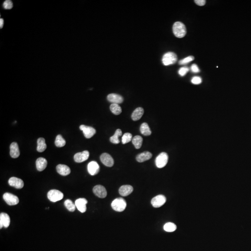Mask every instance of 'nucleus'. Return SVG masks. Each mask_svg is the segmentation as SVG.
Masks as SVG:
<instances>
[{
  "label": "nucleus",
  "mask_w": 251,
  "mask_h": 251,
  "mask_svg": "<svg viewBox=\"0 0 251 251\" xmlns=\"http://www.w3.org/2000/svg\"><path fill=\"white\" fill-rule=\"evenodd\" d=\"M168 160V155L166 153H161L156 158L155 164L157 167L159 168L164 167L167 164Z\"/></svg>",
  "instance_id": "20e7f679"
},
{
  "label": "nucleus",
  "mask_w": 251,
  "mask_h": 251,
  "mask_svg": "<svg viewBox=\"0 0 251 251\" xmlns=\"http://www.w3.org/2000/svg\"><path fill=\"white\" fill-rule=\"evenodd\" d=\"M9 184L11 187H14L17 189H21L23 187L24 182L22 179L18 178H10L9 180Z\"/></svg>",
  "instance_id": "4468645a"
},
{
  "label": "nucleus",
  "mask_w": 251,
  "mask_h": 251,
  "mask_svg": "<svg viewBox=\"0 0 251 251\" xmlns=\"http://www.w3.org/2000/svg\"><path fill=\"white\" fill-rule=\"evenodd\" d=\"M58 173L62 176H67L71 172L70 168L65 165L59 164L56 167Z\"/></svg>",
  "instance_id": "6ab92c4d"
},
{
  "label": "nucleus",
  "mask_w": 251,
  "mask_h": 251,
  "mask_svg": "<svg viewBox=\"0 0 251 251\" xmlns=\"http://www.w3.org/2000/svg\"><path fill=\"white\" fill-rule=\"evenodd\" d=\"M89 156L88 151H84L82 152L77 153L74 156V160L76 163H81L88 160Z\"/></svg>",
  "instance_id": "ddd939ff"
},
{
  "label": "nucleus",
  "mask_w": 251,
  "mask_h": 251,
  "mask_svg": "<svg viewBox=\"0 0 251 251\" xmlns=\"http://www.w3.org/2000/svg\"><path fill=\"white\" fill-rule=\"evenodd\" d=\"M189 71V68L187 67H182L179 69L178 71L179 74L181 76H185Z\"/></svg>",
  "instance_id": "72a5a7b5"
},
{
  "label": "nucleus",
  "mask_w": 251,
  "mask_h": 251,
  "mask_svg": "<svg viewBox=\"0 0 251 251\" xmlns=\"http://www.w3.org/2000/svg\"><path fill=\"white\" fill-rule=\"evenodd\" d=\"M152 154L148 151L143 152L139 154L136 157V160L139 163H143L149 160L152 158Z\"/></svg>",
  "instance_id": "aec40b11"
},
{
  "label": "nucleus",
  "mask_w": 251,
  "mask_h": 251,
  "mask_svg": "<svg viewBox=\"0 0 251 251\" xmlns=\"http://www.w3.org/2000/svg\"><path fill=\"white\" fill-rule=\"evenodd\" d=\"M195 2L199 6H203L206 4V1L205 0H195Z\"/></svg>",
  "instance_id": "e433bc0d"
},
{
  "label": "nucleus",
  "mask_w": 251,
  "mask_h": 251,
  "mask_svg": "<svg viewBox=\"0 0 251 251\" xmlns=\"http://www.w3.org/2000/svg\"><path fill=\"white\" fill-rule=\"evenodd\" d=\"M10 223V216L7 213L2 212L0 214V228H8Z\"/></svg>",
  "instance_id": "9b49d317"
},
{
  "label": "nucleus",
  "mask_w": 251,
  "mask_h": 251,
  "mask_svg": "<svg viewBox=\"0 0 251 251\" xmlns=\"http://www.w3.org/2000/svg\"><path fill=\"white\" fill-rule=\"evenodd\" d=\"M88 171L90 175H95L99 172V165L97 162L95 161L90 162L88 165Z\"/></svg>",
  "instance_id": "f8f14e48"
},
{
  "label": "nucleus",
  "mask_w": 251,
  "mask_h": 251,
  "mask_svg": "<svg viewBox=\"0 0 251 251\" xmlns=\"http://www.w3.org/2000/svg\"><path fill=\"white\" fill-rule=\"evenodd\" d=\"M88 203V201L85 198H80L76 200L75 205L79 211L83 213L86 211L87 207L86 205Z\"/></svg>",
  "instance_id": "2eb2a0df"
},
{
  "label": "nucleus",
  "mask_w": 251,
  "mask_h": 251,
  "mask_svg": "<svg viewBox=\"0 0 251 251\" xmlns=\"http://www.w3.org/2000/svg\"><path fill=\"white\" fill-rule=\"evenodd\" d=\"M192 83L193 84H195V85H198V84H200L202 82V79L199 76H195L192 78Z\"/></svg>",
  "instance_id": "f704fd0d"
},
{
  "label": "nucleus",
  "mask_w": 251,
  "mask_h": 251,
  "mask_svg": "<svg viewBox=\"0 0 251 251\" xmlns=\"http://www.w3.org/2000/svg\"><path fill=\"white\" fill-rule=\"evenodd\" d=\"M166 202V198L163 195H159L152 199L151 204L153 207L159 208L163 206Z\"/></svg>",
  "instance_id": "0eeeda50"
},
{
  "label": "nucleus",
  "mask_w": 251,
  "mask_h": 251,
  "mask_svg": "<svg viewBox=\"0 0 251 251\" xmlns=\"http://www.w3.org/2000/svg\"><path fill=\"white\" fill-rule=\"evenodd\" d=\"M132 143L136 149H139L141 148L142 144L143 139L141 136L139 135L134 136L133 138Z\"/></svg>",
  "instance_id": "a878e982"
},
{
  "label": "nucleus",
  "mask_w": 251,
  "mask_h": 251,
  "mask_svg": "<svg viewBox=\"0 0 251 251\" xmlns=\"http://www.w3.org/2000/svg\"><path fill=\"white\" fill-rule=\"evenodd\" d=\"M47 145L43 138H40L37 140V150L39 152H43L46 149Z\"/></svg>",
  "instance_id": "5701e85b"
},
{
  "label": "nucleus",
  "mask_w": 251,
  "mask_h": 251,
  "mask_svg": "<svg viewBox=\"0 0 251 251\" xmlns=\"http://www.w3.org/2000/svg\"><path fill=\"white\" fill-rule=\"evenodd\" d=\"M122 135V131L120 129H118L115 131V134L113 136L110 138V141L112 143L118 144L120 142L119 137Z\"/></svg>",
  "instance_id": "393cba45"
},
{
  "label": "nucleus",
  "mask_w": 251,
  "mask_h": 251,
  "mask_svg": "<svg viewBox=\"0 0 251 251\" xmlns=\"http://www.w3.org/2000/svg\"><path fill=\"white\" fill-rule=\"evenodd\" d=\"M20 150L18 144L16 142L12 143L10 146V154L12 158H18L20 155Z\"/></svg>",
  "instance_id": "a211bd4d"
},
{
  "label": "nucleus",
  "mask_w": 251,
  "mask_h": 251,
  "mask_svg": "<svg viewBox=\"0 0 251 251\" xmlns=\"http://www.w3.org/2000/svg\"><path fill=\"white\" fill-rule=\"evenodd\" d=\"M177 227L175 224L172 222H168L164 226V229L167 232H173L176 230Z\"/></svg>",
  "instance_id": "c85d7f7f"
},
{
  "label": "nucleus",
  "mask_w": 251,
  "mask_h": 251,
  "mask_svg": "<svg viewBox=\"0 0 251 251\" xmlns=\"http://www.w3.org/2000/svg\"><path fill=\"white\" fill-rule=\"evenodd\" d=\"M55 145L57 147H61L64 146L66 145V141L63 138L61 135L59 134L56 136V141H55Z\"/></svg>",
  "instance_id": "bb28decb"
},
{
  "label": "nucleus",
  "mask_w": 251,
  "mask_h": 251,
  "mask_svg": "<svg viewBox=\"0 0 251 251\" xmlns=\"http://www.w3.org/2000/svg\"><path fill=\"white\" fill-rule=\"evenodd\" d=\"M173 30L175 36L178 38H183L187 34L186 26L183 23L180 22H177L174 23Z\"/></svg>",
  "instance_id": "f257e3e1"
},
{
  "label": "nucleus",
  "mask_w": 251,
  "mask_h": 251,
  "mask_svg": "<svg viewBox=\"0 0 251 251\" xmlns=\"http://www.w3.org/2000/svg\"><path fill=\"white\" fill-rule=\"evenodd\" d=\"M107 99L109 102L113 104H120L123 101V98L120 95L116 93H111L108 95Z\"/></svg>",
  "instance_id": "dca6fc26"
},
{
  "label": "nucleus",
  "mask_w": 251,
  "mask_h": 251,
  "mask_svg": "<svg viewBox=\"0 0 251 251\" xmlns=\"http://www.w3.org/2000/svg\"><path fill=\"white\" fill-rule=\"evenodd\" d=\"M162 60L165 66L174 64L177 60V56L174 52H167L164 55Z\"/></svg>",
  "instance_id": "7ed1b4c3"
},
{
  "label": "nucleus",
  "mask_w": 251,
  "mask_h": 251,
  "mask_svg": "<svg viewBox=\"0 0 251 251\" xmlns=\"http://www.w3.org/2000/svg\"><path fill=\"white\" fill-rule=\"evenodd\" d=\"M13 4L11 1L7 0L3 3V7L5 10H10L13 8Z\"/></svg>",
  "instance_id": "473e14b6"
},
{
  "label": "nucleus",
  "mask_w": 251,
  "mask_h": 251,
  "mask_svg": "<svg viewBox=\"0 0 251 251\" xmlns=\"http://www.w3.org/2000/svg\"><path fill=\"white\" fill-rule=\"evenodd\" d=\"M195 59V57L193 56H189L179 61V64L185 65L188 64L189 62H191Z\"/></svg>",
  "instance_id": "2f4dec72"
},
{
  "label": "nucleus",
  "mask_w": 251,
  "mask_h": 251,
  "mask_svg": "<svg viewBox=\"0 0 251 251\" xmlns=\"http://www.w3.org/2000/svg\"><path fill=\"white\" fill-rule=\"evenodd\" d=\"M93 193L100 198H105L107 195V192L105 187L101 185H97L93 187Z\"/></svg>",
  "instance_id": "1a4fd4ad"
},
{
  "label": "nucleus",
  "mask_w": 251,
  "mask_h": 251,
  "mask_svg": "<svg viewBox=\"0 0 251 251\" xmlns=\"http://www.w3.org/2000/svg\"><path fill=\"white\" fill-rule=\"evenodd\" d=\"M65 206L68 210L70 212L75 211L76 210V205L70 200H67L64 202Z\"/></svg>",
  "instance_id": "c756f323"
},
{
  "label": "nucleus",
  "mask_w": 251,
  "mask_h": 251,
  "mask_svg": "<svg viewBox=\"0 0 251 251\" xmlns=\"http://www.w3.org/2000/svg\"><path fill=\"white\" fill-rule=\"evenodd\" d=\"M133 187L130 185H123L119 188V192L122 196H127L133 192Z\"/></svg>",
  "instance_id": "f3484780"
},
{
  "label": "nucleus",
  "mask_w": 251,
  "mask_h": 251,
  "mask_svg": "<svg viewBox=\"0 0 251 251\" xmlns=\"http://www.w3.org/2000/svg\"><path fill=\"white\" fill-rule=\"evenodd\" d=\"M140 131L143 135L145 136H149L151 135V130L146 123H143L141 125L140 127Z\"/></svg>",
  "instance_id": "b1692460"
},
{
  "label": "nucleus",
  "mask_w": 251,
  "mask_h": 251,
  "mask_svg": "<svg viewBox=\"0 0 251 251\" xmlns=\"http://www.w3.org/2000/svg\"><path fill=\"white\" fill-rule=\"evenodd\" d=\"M3 24H4L3 19L1 18V19H0V27H1V28H2V27H3Z\"/></svg>",
  "instance_id": "4c0bfd02"
},
{
  "label": "nucleus",
  "mask_w": 251,
  "mask_h": 251,
  "mask_svg": "<svg viewBox=\"0 0 251 251\" xmlns=\"http://www.w3.org/2000/svg\"><path fill=\"white\" fill-rule=\"evenodd\" d=\"M112 208L116 212L123 211L127 207V203L125 200L121 198H119L114 200L112 202Z\"/></svg>",
  "instance_id": "f03ea898"
},
{
  "label": "nucleus",
  "mask_w": 251,
  "mask_h": 251,
  "mask_svg": "<svg viewBox=\"0 0 251 251\" xmlns=\"http://www.w3.org/2000/svg\"><path fill=\"white\" fill-rule=\"evenodd\" d=\"M144 109L142 108H138L135 109L132 114L131 118L134 121H138L142 118L144 114Z\"/></svg>",
  "instance_id": "4be33fe9"
},
{
  "label": "nucleus",
  "mask_w": 251,
  "mask_h": 251,
  "mask_svg": "<svg viewBox=\"0 0 251 251\" xmlns=\"http://www.w3.org/2000/svg\"><path fill=\"white\" fill-rule=\"evenodd\" d=\"M3 198L5 202L10 206L17 205L19 202L17 196L9 193H6L3 195Z\"/></svg>",
  "instance_id": "423d86ee"
},
{
  "label": "nucleus",
  "mask_w": 251,
  "mask_h": 251,
  "mask_svg": "<svg viewBox=\"0 0 251 251\" xmlns=\"http://www.w3.org/2000/svg\"><path fill=\"white\" fill-rule=\"evenodd\" d=\"M132 140V135L130 133H127L123 135L122 138V142L123 144L128 143Z\"/></svg>",
  "instance_id": "7c9ffc66"
},
{
  "label": "nucleus",
  "mask_w": 251,
  "mask_h": 251,
  "mask_svg": "<svg viewBox=\"0 0 251 251\" xmlns=\"http://www.w3.org/2000/svg\"><path fill=\"white\" fill-rule=\"evenodd\" d=\"M47 196L48 200L53 202L59 201L64 198V194L56 189L50 190L47 193Z\"/></svg>",
  "instance_id": "39448f33"
},
{
  "label": "nucleus",
  "mask_w": 251,
  "mask_h": 251,
  "mask_svg": "<svg viewBox=\"0 0 251 251\" xmlns=\"http://www.w3.org/2000/svg\"><path fill=\"white\" fill-rule=\"evenodd\" d=\"M47 161L44 158H39L36 161V168L39 171H43L47 166Z\"/></svg>",
  "instance_id": "412c9836"
},
{
  "label": "nucleus",
  "mask_w": 251,
  "mask_h": 251,
  "mask_svg": "<svg viewBox=\"0 0 251 251\" xmlns=\"http://www.w3.org/2000/svg\"><path fill=\"white\" fill-rule=\"evenodd\" d=\"M101 163L108 167H112L114 164V161L110 155L107 153H104L100 157Z\"/></svg>",
  "instance_id": "9d476101"
},
{
  "label": "nucleus",
  "mask_w": 251,
  "mask_h": 251,
  "mask_svg": "<svg viewBox=\"0 0 251 251\" xmlns=\"http://www.w3.org/2000/svg\"><path fill=\"white\" fill-rule=\"evenodd\" d=\"M191 69L192 72H194V73H199V72H200V70L196 64H195L192 65Z\"/></svg>",
  "instance_id": "c9c22d12"
},
{
  "label": "nucleus",
  "mask_w": 251,
  "mask_h": 251,
  "mask_svg": "<svg viewBox=\"0 0 251 251\" xmlns=\"http://www.w3.org/2000/svg\"><path fill=\"white\" fill-rule=\"evenodd\" d=\"M80 129L83 131L84 136L87 139L91 138L96 133V130L94 128L84 125H80Z\"/></svg>",
  "instance_id": "6e6552de"
},
{
  "label": "nucleus",
  "mask_w": 251,
  "mask_h": 251,
  "mask_svg": "<svg viewBox=\"0 0 251 251\" xmlns=\"http://www.w3.org/2000/svg\"><path fill=\"white\" fill-rule=\"evenodd\" d=\"M112 112L115 115H119L122 112L121 108L117 104H112L110 106Z\"/></svg>",
  "instance_id": "cd10ccee"
}]
</instances>
